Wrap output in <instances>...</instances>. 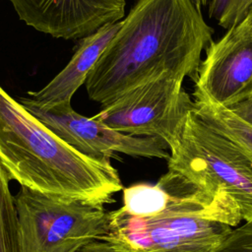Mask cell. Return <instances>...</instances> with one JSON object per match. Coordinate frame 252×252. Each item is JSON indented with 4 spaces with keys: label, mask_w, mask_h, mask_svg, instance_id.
Returning a JSON list of instances; mask_svg holds the SVG:
<instances>
[{
    "label": "cell",
    "mask_w": 252,
    "mask_h": 252,
    "mask_svg": "<svg viewBox=\"0 0 252 252\" xmlns=\"http://www.w3.org/2000/svg\"><path fill=\"white\" fill-rule=\"evenodd\" d=\"M214 30L192 0H137L85 83L90 99L106 105L165 76H195Z\"/></svg>",
    "instance_id": "obj_1"
},
{
    "label": "cell",
    "mask_w": 252,
    "mask_h": 252,
    "mask_svg": "<svg viewBox=\"0 0 252 252\" xmlns=\"http://www.w3.org/2000/svg\"><path fill=\"white\" fill-rule=\"evenodd\" d=\"M226 108L252 126V94Z\"/></svg>",
    "instance_id": "obj_15"
},
{
    "label": "cell",
    "mask_w": 252,
    "mask_h": 252,
    "mask_svg": "<svg viewBox=\"0 0 252 252\" xmlns=\"http://www.w3.org/2000/svg\"><path fill=\"white\" fill-rule=\"evenodd\" d=\"M10 180L0 162V252H20L18 213Z\"/></svg>",
    "instance_id": "obj_12"
},
{
    "label": "cell",
    "mask_w": 252,
    "mask_h": 252,
    "mask_svg": "<svg viewBox=\"0 0 252 252\" xmlns=\"http://www.w3.org/2000/svg\"><path fill=\"white\" fill-rule=\"evenodd\" d=\"M246 19H247V21L249 22V24H250L251 27H252V8L250 9V11H249V13H248Z\"/></svg>",
    "instance_id": "obj_18"
},
{
    "label": "cell",
    "mask_w": 252,
    "mask_h": 252,
    "mask_svg": "<svg viewBox=\"0 0 252 252\" xmlns=\"http://www.w3.org/2000/svg\"><path fill=\"white\" fill-rule=\"evenodd\" d=\"M251 94H252V92H251Z\"/></svg>",
    "instance_id": "obj_19"
},
{
    "label": "cell",
    "mask_w": 252,
    "mask_h": 252,
    "mask_svg": "<svg viewBox=\"0 0 252 252\" xmlns=\"http://www.w3.org/2000/svg\"><path fill=\"white\" fill-rule=\"evenodd\" d=\"M170 202V195L158 183H134L123 188L125 213L135 217H152L162 212Z\"/></svg>",
    "instance_id": "obj_11"
},
{
    "label": "cell",
    "mask_w": 252,
    "mask_h": 252,
    "mask_svg": "<svg viewBox=\"0 0 252 252\" xmlns=\"http://www.w3.org/2000/svg\"><path fill=\"white\" fill-rule=\"evenodd\" d=\"M0 162L22 187L49 195L108 204L124 188L110 161L72 148L1 86Z\"/></svg>",
    "instance_id": "obj_2"
},
{
    "label": "cell",
    "mask_w": 252,
    "mask_h": 252,
    "mask_svg": "<svg viewBox=\"0 0 252 252\" xmlns=\"http://www.w3.org/2000/svg\"><path fill=\"white\" fill-rule=\"evenodd\" d=\"M78 252H120L112 244L104 240H94Z\"/></svg>",
    "instance_id": "obj_16"
},
{
    "label": "cell",
    "mask_w": 252,
    "mask_h": 252,
    "mask_svg": "<svg viewBox=\"0 0 252 252\" xmlns=\"http://www.w3.org/2000/svg\"><path fill=\"white\" fill-rule=\"evenodd\" d=\"M60 139L81 154L100 161H110L117 154L142 158H169L167 143L158 137H142L114 130L93 117L76 112L71 103L49 109L24 105Z\"/></svg>",
    "instance_id": "obj_7"
},
{
    "label": "cell",
    "mask_w": 252,
    "mask_h": 252,
    "mask_svg": "<svg viewBox=\"0 0 252 252\" xmlns=\"http://www.w3.org/2000/svg\"><path fill=\"white\" fill-rule=\"evenodd\" d=\"M167 169L198 185L225 190L242 220H252V162L225 136L192 110L169 146Z\"/></svg>",
    "instance_id": "obj_5"
},
{
    "label": "cell",
    "mask_w": 252,
    "mask_h": 252,
    "mask_svg": "<svg viewBox=\"0 0 252 252\" xmlns=\"http://www.w3.org/2000/svg\"><path fill=\"white\" fill-rule=\"evenodd\" d=\"M170 202L152 217L109 212L101 240L120 252H212L242 220L240 210L221 188L198 185L168 170L157 182Z\"/></svg>",
    "instance_id": "obj_3"
},
{
    "label": "cell",
    "mask_w": 252,
    "mask_h": 252,
    "mask_svg": "<svg viewBox=\"0 0 252 252\" xmlns=\"http://www.w3.org/2000/svg\"><path fill=\"white\" fill-rule=\"evenodd\" d=\"M121 21L105 25L93 34L84 37L65 68L42 89L29 92L28 97H21L20 102L38 109H49L63 103H71L74 94L86 83L97 59L119 31Z\"/></svg>",
    "instance_id": "obj_9"
},
{
    "label": "cell",
    "mask_w": 252,
    "mask_h": 252,
    "mask_svg": "<svg viewBox=\"0 0 252 252\" xmlns=\"http://www.w3.org/2000/svg\"><path fill=\"white\" fill-rule=\"evenodd\" d=\"M183 80L165 76L136 87L101 106L94 117L125 134L160 138L169 148L186 116L195 108Z\"/></svg>",
    "instance_id": "obj_6"
},
{
    "label": "cell",
    "mask_w": 252,
    "mask_h": 252,
    "mask_svg": "<svg viewBox=\"0 0 252 252\" xmlns=\"http://www.w3.org/2000/svg\"><path fill=\"white\" fill-rule=\"evenodd\" d=\"M193 95L228 107L252 92V27L245 18L206 48Z\"/></svg>",
    "instance_id": "obj_8"
},
{
    "label": "cell",
    "mask_w": 252,
    "mask_h": 252,
    "mask_svg": "<svg viewBox=\"0 0 252 252\" xmlns=\"http://www.w3.org/2000/svg\"><path fill=\"white\" fill-rule=\"evenodd\" d=\"M252 8V0H211L209 16L228 30L241 23Z\"/></svg>",
    "instance_id": "obj_13"
},
{
    "label": "cell",
    "mask_w": 252,
    "mask_h": 252,
    "mask_svg": "<svg viewBox=\"0 0 252 252\" xmlns=\"http://www.w3.org/2000/svg\"><path fill=\"white\" fill-rule=\"evenodd\" d=\"M194 2V4L201 9V7L203 6H206L207 3H208V0H192Z\"/></svg>",
    "instance_id": "obj_17"
},
{
    "label": "cell",
    "mask_w": 252,
    "mask_h": 252,
    "mask_svg": "<svg viewBox=\"0 0 252 252\" xmlns=\"http://www.w3.org/2000/svg\"><path fill=\"white\" fill-rule=\"evenodd\" d=\"M212 252H252V220L235 226Z\"/></svg>",
    "instance_id": "obj_14"
},
{
    "label": "cell",
    "mask_w": 252,
    "mask_h": 252,
    "mask_svg": "<svg viewBox=\"0 0 252 252\" xmlns=\"http://www.w3.org/2000/svg\"><path fill=\"white\" fill-rule=\"evenodd\" d=\"M20 252H78L107 233L104 204L21 187L15 196Z\"/></svg>",
    "instance_id": "obj_4"
},
{
    "label": "cell",
    "mask_w": 252,
    "mask_h": 252,
    "mask_svg": "<svg viewBox=\"0 0 252 252\" xmlns=\"http://www.w3.org/2000/svg\"><path fill=\"white\" fill-rule=\"evenodd\" d=\"M195 112L213 129L228 138L252 162V126L228 108L193 95Z\"/></svg>",
    "instance_id": "obj_10"
}]
</instances>
